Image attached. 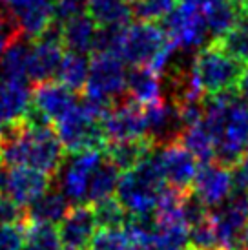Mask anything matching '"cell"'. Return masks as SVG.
Wrapping results in <instances>:
<instances>
[{
	"instance_id": "1",
	"label": "cell",
	"mask_w": 248,
	"mask_h": 250,
	"mask_svg": "<svg viewBox=\"0 0 248 250\" xmlns=\"http://www.w3.org/2000/svg\"><path fill=\"white\" fill-rule=\"evenodd\" d=\"M66 150L49 125L29 117L6 125L0 133V167H28L53 175L61 170Z\"/></svg>"
},
{
	"instance_id": "2",
	"label": "cell",
	"mask_w": 248,
	"mask_h": 250,
	"mask_svg": "<svg viewBox=\"0 0 248 250\" xmlns=\"http://www.w3.org/2000/svg\"><path fill=\"white\" fill-rule=\"evenodd\" d=\"M215 143V161L228 168L237 167L248 150V103L239 93L212 97L203 119Z\"/></svg>"
},
{
	"instance_id": "3",
	"label": "cell",
	"mask_w": 248,
	"mask_h": 250,
	"mask_svg": "<svg viewBox=\"0 0 248 250\" xmlns=\"http://www.w3.org/2000/svg\"><path fill=\"white\" fill-rule=\"evenodd\" d=\"M111 106L90 101L84 97L83 103L69 111L66 117L57 123V135L66 152H101L106 148L108 137L104 132L103 119Z\"/></svg>"
},
{
	"instance_id": "4",
	"label": "cell",
	"mask_w": 248,
	"mask_h": 250,
	"mask_svg": "<svg viewBox=\"0 0 248 250\" xmlns=\"http://www.w3.org/2000/svg\"><path fill=\"white\" fill-rule=\"evenodd\" d=\"M168 188L155 153L124 172L119 179L117 199L128 215H153Z\"/></svg>"
},
{
	"instance_id": "5",
	"label": "cell",
	"mask_w": 248,
	"mask_h": 250,
	"mask_svg": "<svg viewBox=\"0 0 248 250\" xmlns=\"http://www.w3.org/2000/svg\"><path fill=\"white\" fill-rule=\"evenodd\" d=\"M173 53L175 46L157 24L137 22L126 28L121 59L133 68L145 66L157 71L159 75H165L172 66Z\"/></svg>"
},
{
	"instance_id": "6",
	"label": "cell",
	"mask_w": 248,
	"mask_h": 250,
	"mask_svg": "<svg viewBox=\"0 0 248 250\" xmlns=\"http://www.w3.org/2000/svg\"><path fill=\"white\" fill-rule=\"evenodd\" d=\"M243 71L245 64L225 53L215 42L199 49L190 64L193 83L208 97H219L237 90Z\"/></svg>"
},
{
	"instance_id": "7",
	"label": "cell",
	"mask_w": 248,
	"mask_h": 250,
	"mask_svg": "<svg viewBox=\"0 0 248 250\" xmlns=\"http://www.w3.org/2000/svg\"><path fill=\"white\" fill-rule=\"evenodd\" d=\"M128 71L126 62L119 55L111 53H95L90 62V75L84 88V97L111 106L126 91Z\"/></svg>"
},
{
	"instance_id": "8",
	"label": "cell",
	"mask_w": 248,
	"mask_h": 250,
	"mask_svg": "<svg viewBox=\"0 0 248 250\" xmlns=\"http://www.w3.org/2000/svg\"><path fill=\"white\" fill-rule=\"evenodd\" d=\"M51 185V175L28 167H0V197L28 210Z\"/></svg>"
},
{
	"instance_id": "9",
	"label": "cell",
	"mask_w": 248,
	"mask_h": 250,
	"mask_svg": "<svg viewBox=\"0 0 248 250\" xmlns=\"http://www.w3.org/2000/svg\"><path fill=\"white\" fill-rule=\"evenodd\" d=\"M163 29L175 49L201 48L210 37L201 7L190 0H181L179 6L165 21Z\"/></svg>"
},
{
	"instance_id": "10",
	"label": "cell",
	"mask_w": 248,
	"mask_h": 250,
	"mask_svg": "<svg viewBox=\"0 0 248 250\" xmlns=\"http://www.w3.org/2000/svg\"><path fill=\"white\" fill-rule=\"evenodd\" d=\"M101 152L73 153L69 159H64L59 174V190L68 201L75 205H88V192L93 174L103 163Z\"/></svg>"
},
{
	"instance_id": "11",
	"label": "cell",
	"mask_w": 248,
	"mask_h": 250,
	"mask_svg": "<svg viewBox=\"0 0 248 250\" xmlns=\"http://www.w3.org/2000/svg\"><path fill=\"white\" fill-rule=\"evenodd\" d=\"M210 221L217 239V250H241V236L248 223L247 194L234 192L223 207L210 212Z\"/></svg>"
},
{
	"instance_id": "12",
	"label": "cell",
	"mask_w": 248,
	"mask_h": 250,
	"mask_svg": "<svg viewBox=\"0 0 248 250\" xmlns=\"http://www.w3.org/2000/svg\"><path fill=\"white\" fill-rule=\"evenodd\" d=\"M77 103L79 101L75 91L68 90L64 84L53 81L37 84V88L31 91V110L28 117L41 125H49V123L57 125L75 108Z\"/></svg>"
},
{
	"instance_id": "13",
	"label": "cell",
	"mask_w": 248,
	"mask_h": 250,
	"mask_svg": "<svg viewBox=\"0 0 248 250\" xmlns=\"http://www.w3.org/2000/svg\"><path fill=\"white\" fill-rule=\"evenodd\" d=\"M64 59V46L61 42V24L55 22L48 33L31 44L28 59V79L37 84L49 83L57 77Z\"/></svg>"
},
{
	"instance_id": "14",
	"label": "cell",
	"mask_w": 248,
	"mask_h": 250,
	"mask_svg": "<svg viewBox=\"0 0 248 250\" xmlns=\"http://www.w3.org/2000/svg\"><path fill=\"white\" fill-rule=\"evenodd\" d=\"M161 172L165 175L168 188L188 194L193 187V181L199 174V163L192 153L186 150L181 141H173L161 146L155 153Z\"/></svg>"
},
{
	"instance_id": "15",
	"label": "cell",
	"mask_w": 248,
	"mask_h": 250,
	"mask_svg": "<svg viewBox=\"0 0 248 250\" xmlns=\"http://www.w3.org/2000/svg\"><path fill=\"white\" fill-rule=\"evenodd\" d=\"M193 197L207 208H219L234 195L235 183L232 168L221 163H208L199 168L193 181Z\"/></svg>"
},
{
	"instance_id": "16",
	"label": "cell",
	"mask_w": 248,
	"mask_h": 250,
	"mask_svg": "<svg viewBox=\"0 0 248 250\" xmlns=\"http://www.w3.org/2000/svg\"><path fill=\"white\" fill-rule=\"evenodd\" d=\"M104 132L110 141H133L148 139V123L146 110L131 99L119 101L106 111L103 119Z\"/></svg>"
},
{
	"instance_id": "17",
	"label": "cell",
	"mask_w": 248,
	"mask_h": 250,
	"mask_svg": "<svg viewBox=\"0 0 248 250\" xmlns=\"http://www.w3.org/2000/svg\"><path fill=\"white\" fill-rule=\"evenodd\" d=\"M97 217L91 205H75L59 223V236L66 250L88 249L97 234Z\"/></svg>"
},
{
	"instance_id": "18",
	"label": "cell",
	"mask_w": 248,
	"mask_h": 250,
	"mask_svg": "<svg viewBox=\"0 0 248 250\" xmlns=\"http://www.w3.org/2000/svg\"><path fill=\"white\" fill-rule=\"evenodd\" d=\"M146 123H148V139L153 145L165 146L168 143L179 141L183 133V123L179 110L170 99H161L152 106H146Z\"/></svg>"
},
{
	"instance_id": "19",
	"label": "cell",
	"mask_w": 248,
	"mask_h": 250,
	"mask_svg": "<svg viewBox=\"0 0 248 250\" xmlns=\"http://www.w3.org/2000/svg\"><path fill=\"white\" fill-rule=\"evenodd\" d=\"M97 35H99V26L88 13L77 15L61 24L62 46L73 53L88 55L90 51H95Z\"/></svg>"
},
{
	"instance_id": "20",
	"label": "cell",
	"mask_w": 248,
	"mask_h": 250,
	"mask_svg": "<svg viewBox=\"0 0 248 250\" xmlns=\"http://www.w3.org/2000/svg\"><path fill=\"white\" fill-rule=\"evenodd\" d=\"M31 91L26 81H0V119L11 125L28 117Z\"/></svg>"
},
{
	"instance_id": "21",
	"label": "cell",
	"mask_w": 248,
	"mask_h": 250,
	"mask_svg": "<svg viewBox=\"0 0 248 250\" xmlns=\"http://www.w3.org/2000/svg\"><path fill=\"white\" fill-rule=\"evenodd\" d=\"M163 75L152 68H133L128 71V83H126V91L128 99L139 106H152L163 99Z\"/></svg>"
},
{
	"instance_id": "22",
	"label": "cell",
	"mask_w": 248,
	"mask_h": 250,
	"mask_svg": "<svg viewBox=\"0 0 248 250\" xmlns=\"http://www.w3.org/2000/svg\"><path fill=\"white\" fill-rule=\"evenodd\" d=\"M201 11L205 15L208 33L214 42L227 35L241 17V6L232 0H207L201 6Z\"/></svg>"
},
{
	"instance_id": "23",
	"label": "cell",
	"mask_w": 248,
	"mask_h": 250,
	"mask_svg": "<svg viewBox=\"0 0 248 250\" xmlns=\"http://www.w3.org/2000/svg\"><path fill=\"white\" fill-rule=\"evenodd\" d=\"M153 143L150 139L110 141L106 145V157L123 172L141 165L153 153Z\"/></svg>"
},
{
	"instance_id": "24",
	"label": "cell",
	"mask_w": 248,
	"mask_h": 250,
	"mask_svg": "<svg viewBox=\"0 0 248 250\" xmlns=\"http://www.w3.org/2000/svg\"><path fill=\"white\" fill-rule=\"evenodd\" d=\"M69 201L64 197L61 190L49 188L46 194L39 197L37 201L26 210V223H37V225H53L61 223L64 215L68 214ZM24 223V225H26Z\"/></svg>"
},
{
	"instance_id": "25",
	"label": "cell",
	"mask_w": 248,
	"mask_h": 250,
	"mask_svg": "<svg viewBox=\"0 0 248 250\" xmlns=\"http://www.w3.org/2000/svg\"><path fill=\"white\" fill-rule=\"evenodd\" d=\"M155 219V217H153ZM190 227L183 217L177 219H155L150 250H188L190 247Z\"/></svg>"
},
{
	"instance_id": "26",
	"label": "cell",
	"mask_w": 248,
	"mask_h": 250,
	"mask_svg": "<svg viewBox=\"0 0 248 250\" xmlns=\"http://www.w3.org/2000/svg\"><path fill=\"white\" fill-rule=\"evenodd\" d=\"M88 15L99 28H124L133 17L130 0H90Z\"/></svg>"
},
{
	"instance_id": "27",
	"label": "cell",
	"mask_w": 248,
	"mask_h": 250,
	"mask_svg": "<svg viewBox=\"0 0 248 250\" xmlns=\"http://www.w3.org/2000/svg\"><path fill=\"white\" fill-rule=\"evenodd\" d=\"M28 39L19 37L0 57V81H26L28 79V59H29Z\"/></svg>"
},
{
	"instance_id": "28",
	"label": "cell",
	"mask_w": 248,
	"mask_h": 250,
	"mask_svg": "<svg viewBox=\"0 0 248 250\" xmlns=\"http://www.w3.org/2000/svg\"><path fill=\"white\" fill-rule=\"evenodd\" d=\"M179 141L183 143V146H185L186 150L197 159V163H203V165L214 163L215 143L212 133L208 132V128L205 126L203 121H201L199 125L185 128L183 133H181Z\"/></svg>"
},
{
	"instance_id": "29",
	"label": "cell",
	"mask_w": 248,
	"mask_h": 250,
	"mask_svg": "<svg viewBox=\"0 0 248 250\" xmlns=\"http://www.w3.org/2000/svg\"><path fill=\"white\" fill-rule=\"evenodd\" d=\"M90 62L91 59H88V55H83V53H73V51L64 53V59L57 73L59 83L64 84L71 91L84 90L88 83V75H90Z\"/></svg>"
},
{
	"instance_id": "30",
	"label": "cell",
	"mask_w": 248,
	"mask_h": 250,
	"mask_svg": "<svg viewBox=\"0 0 248 250\" xmlns=\"http://www.w3.org/2000/svg\"><path fill=\"white\" fill-rule=\"evenodd\" d=\"M119 172L121 170L104 155L103 163L99 165V168L93 174V179H91L90 192H88V205H95V203L106 201V199L113 197V194L117 192L119 179H121Z\"/></svg>"
},
{
	"instance_id": "31",
	"label": "cell",
	"mask_w": 248,
	"mask_h": 250,
	"mask_svg": "<svg viewBox=\"0 0 248 250\" xmlns=\"http://www.w3.org/2000/svg\"><path fill=\"white\" fill-rule=\"evenodd\" d=\"M225 53L234 57L235 61L247 66L248 64V13L241 7V17L235 22V26L225 37L215 41Z\"/></svg>"
},
{
	"instance_id": "32",
	"label": "cell",
	"mask_w": 248,
	"mask_h": 250,
	"mask_svg": "<svg viewBox=\"0 0 248 250\" xmlns=\"http://www.w3.org/2000/svg\"><path fill=\"white\" fill-rule=\"evenodd\" d=\"M22 250H62L59 230L53 225H24V247Z\"/></svg>"
},
{
	"instance_id": "33",
	"label": "cell",
	"mask_w": 248,
	"mask_h": 250,
	"mask_svg": "<svg viewBox=\"0 0 248 250\" xmlns=\"http://www.w3.org/2000/svg\"><path fill=\"white\" fill-rule=\"evenodd\" d=\"M177 6L179 0H131L133 17L139 22H150V24L166 21Z\"/></svg>"
},
{
	"instance_id": "34",
	"label": "cell",
	"mask_w": 248,
	"mask_h": 250,
	"mask_svg": "<svg viewBox=\"0 0 248 250\" xmlns=\"http://www.w3.org/2000/svg\"><path fill=\"white\" fill-rule=\"evenodd\" d=\"M97 217V225L101 229H124V225L128 221V212L123 208V205L119 203L117 197H110L106 201L95 203L91 205Z\"/></svg>"
},
{
	"instance_id": "35",
	"label": "cell",
	"mask_w": 248,
	"mask_h": 250,
	"mask_svg": "<svg viewBox=\"0 0 248 250\" xmlns=\"http://www.w3.org/2000/svg\"><path fill=\"white\" fill-rule=\"evenodd\" d=\"M130 237L124 229H101L91 239L88 250H130Z\"/></svg>"
},
{
	"instance_id": "36",
	"label": "cell",
	"mask_w": 248,
	"mask_h": 250,
	"mask_svg": "<svg viewBox=\"0 0 248 250\" xmlns=\"http://www.w3.org/2000/svg\"><path fill=\"white\" fill-rule=\"evenodd\" d=\"M21 35L19 24L15 21L13 13L9 9H0V57L7 51V48L13 44Z\"/></svg>"
},
{
	"instance_id": "37",
	"label": "cell",
	"mask_w": 248,
	"mask_h": 250,
	"mask_svg": "<svg viewBox=\"0 0 248 250\" xmlns=\"http://www.w3.org/2000/svg\"><path fill=\"white\" fill-rule=\"evenodd\" d=\"M24 227L0 223V250H22Z\"/></svg>"
},
{
	"instance_id": "38",
	"label": "cell",
	"mask_w": 248,
	"mask_h": 250,
	"mask_svg": "<svg viewBox=\"0 0 248 250\" xmlns=\"http://www.w3.org/2000/svg\"><path fill=\"white\" fill-rule=\"evenodd\" d=\"M237 91H239V95L248 103V64L245 66V71H243L239 86H237Z\"/></svg>"
},
{
	"instance_id": "39",
	"label": "cell",
	"mask_w": 248,
	"mask_h": 250,
	"mask_svg": "<svg viewBox=\"0 0 248 250\" xmlns=\"http://www.w3.org/2000/svg\"><path fill=\"white\" fill-rule=\"evenodd\" d=\"M248 249V223L245 230H243V236H241V250H247Z\"/></svg>"
},
{
	"instance_id": "40",
	"label": "cell",
	"mask_w": 248,
	"mask_h": 250,
	"mask_svg": "<svg viewBox=\"0 0 248 250\" xmlns=\"http://www.w3.org/2000/svg\"><path fill=\"white\" fill-rule=\"evenodd\" d=\"M57 0H37V4H51V6H55Z\"/></svg>"
},
{
	"instance_id": "41",
	"label": "cell",
	"mask_w": 248,
	"mask_h": 250,
	"mask_svg": "<svg viewBox=\"0 0 248 250\" xmlns=\"http://www.w3.org/2000/svg\"><path fill=\"white\" fill-rule=\"evenodd\" d=\"M7 6V0H0V9H4Z\"/></svg>"
},
{
	"instance_id": "42",
	"label": "cell",
	"mask_w": 248,
	"mask_h": 250,
	"mask_svg": "<svg viewBox=\"0 0 248 250\" xmlns=\"http://www.w3.org/2000/svg\"><path fill=\"white\" fill-rule=\"evenodd\" d=\"M241 7H243V9H245V11H247V13H248V0H245V4H241Z\"/></svg>"
},
{
	"instance_id": "43",
	"label": "cell",
	"mask_w": 248,
	"mask_h": 250,
	"mask_svg": "<svg viewBox=\"0 0 248 250\" xmlns=\"http://www.w3.org/2000/svg\"><path fill=\"white\" fill-rule=\"evenodd\" d=\"M2 130H4V121L0 119V133H2Z\"/></svg>"
},
{
	"instance_id": "44",
	"label": "cell",
	"mask_w": 248,
	"mask_h": 250,
	"mask_svg": "<svg viewBox=\"0 0 248 250\" xmlns=\"http://www.w3.org/2000/svg\"><path fill=\"white\" fill-rule=\"evenodd\" d=\"M232 2H235V4H239V6H241V4H245V0H232Z\"/></svg>"
},
{
	"instance_id": "45",
	"label": "cell",
	"mask_w": 248,
	"mask_h": 250,
	"mask_svg": "<svg viewBox=\"0 0 248 250\" xmlns=\"http://www.w3.org/2000/svg\"><path fill=\"white\" fill-rule=\"evenodd\" d=\"M188 250H199V249H192V247H190V249H188Z\"/></svg>"
},
{
	"instance_id": "46",
	"label": "cell",
	"mask_w": 248,
	"mask_h": 250,
	"mask_svg": "<svg viewBox=\"0 0 248 250\" xmlns=\"http://www.w3.org/2000/svg\"><path fill=\"white\" fill-rule=\"evenodd\" d=\"M247 199H248V192H247Z\"/></svg>"
},
{
	"instance_id": "47",
	"label": "cell",
	"mask_w": 248,
	"mask_h": 250,
	"mask_svg": "<svg viewBox=\"0 0 248 250\" xmlns=\"http://www.w3.org/2000/svg\"><path fill=\"white\" fill-rule=\"evenodd\" d=\"M247 155H248V150H247Z\"/></svg>"
}]
</instances>
